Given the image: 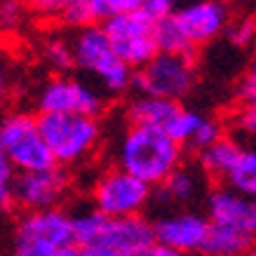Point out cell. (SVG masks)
<instances>
[{"label": "cell", "instance_id": "obj_1", "mask_svg": "<svg viewBox=\"0 0 256 256\" xmlns=\"http://www.w3.org/2000/svg\"><path fill=\"white\" fill-rule=\"evenodd\" d=\"M73 235L85 256H146L156 242L153 224L141 214L108 216L99 210H85L70 216Z\"/></svg>", "mask_w": 256, "mask_h": 256}, {"label": "cell", "instance_id": "obj_2", "mask_svg": "<svg viewBox=\"0 0 256 256\" xmlns=\"http://www.w3.org/2000/svg\"><path fill=\"white\" fill-rule=\"evenodd\" d=\"M184 162V146L156 127L127 124L116 153V167L158 186L176 164Z\"/></svg>", "mask_w": 256, "mask_h": 256}, {"label": "cell", "instance_id": "obj_3", "mask_svg": "<svg viewBox=\"0 0 256 256\" xmlns=\"http://www.w3.org/2000/svg\"><path fill=\"white\" fill-rule=\"evenodd\" d=\"M16 256H76L80 254L70 216L59 207L26 212L14 228Z\"/></svg>", "mask_w": 256, "mask_h": 256}, {"label": "cell", "instance_id": "obj_4", "mask_svg": "<svg viewBox=\"0 0 256 256\" xmlns=\"http://www.w3.org/2000/svg\"><path fill=\"white\" fill-rule=\"evenodd\" d=\"M73 47V62L76 68L85 70L99 80V87L110 96H120L132 85V66L120 59L113 52L108 36L101 28L99 22L87 24L76 28V36L70 38Z\"/></svg>", "mask_w": 256, "mask_h": 256}, {"label": "cell", "instance_id": "obj_5", "mask_svg": "<svg viewBox=\"0 0 256 256\" xmlns=\"http://www.w3.org/2000/svg\"><path fill=\"white\" fill-rule=\"evenodd\" d=\"M38 130L56 164L73 167L92 156L101 141L99 118L82 113H38Z\"/></svg>", "mask_w": 256, "mask_h": 256}, {"label": "cell", "instance_id": "obj_6", "mask_svg": "<svg viewBox=\"0 0 256 256\" xmlns=\"http://www.w3.org/2000/svg\"><path fill=\"white\" fill-rule=\"evenodd\" d=\"M195 80H198L195 59L174 52H156L144 66L132 70L130 90L136 94L184 101L193 92Z\"/></svg>", "mask_w": 256, "mask_h": 256}, {"label": "cell", "instance_id": "obj_7", "mask_svg": "<svg viewBox=\"0 0 256 256\" xmlns=\"http://www.w3.org/2000/svg\"><path fill=\"white\" fill-rule=\"evenodd\" d=\"M0 146L16 172L47 170L56 164L38 130L36 116L24 110L10 113L0 120Z\"/></svg>", "mask_w": 256, "mask_h": 256}, {"label": "cell", "instance_id": "obj_8", "mask_svg": "<svg viewBox=\"0 0 256 256\" xmlns=\"http://www.w3.org/2000/svg\"><path fill=\"white\" fill-rule=\"evenodd\" d=\"M101 28L108 36V42L120 59L132 68H139L158 52L153 24L141 10L120 12L101 19Z\"/></svg>", "mask_w": 256, "mask_h": 256}, {"label": "cell", "instance_id": "obj_9", "mask_svg": "<svg viewBox=\"0 0 256 256\" xmlns=\"http://www.w3.org/2000/svg\"><path fill=\"white\" fill-rule=\"evenodd\" d=\"M150 193H153L150 184L120 167H113L96 178L92 188V207L108 216L141 214L150 202Z\"/></svg>", "mask_w": 256, "mask_h": 256}, {"label": "cell", "instance_id": "obj_10", "mask_svg": "<svg viewBox=\"0 0 256 256\" xmlns=\"http://www.w3.org/2000/svg\"><path fill=\"white\" fill-rule=\"evenodd\" d=\"M38 113H82L99 118L106 108L104 94L68 73H59L47 80L38 94Z\"/></svg>", "mask_w": 256, "mask_h": 256}, {"label": "cell", "instance_id": "obj_11", "mask_svg": "<svg viewBox=\"0 0 256 256\" xmlns=\"http://www.w3.org/2000/svg\"><path fill=\"white\" fill-rule=\"evenodd\" d=\"M68 190V174L66 167L52 164L47 170L16 172L12 186V204L24 212L56 207Z\"/></svg>", "mask_w": 256, "mask_h": 256}, {"label": "cell", "instance_id": "obj_12", "mask_svg": "<svg viewBox=\"0 0 256 256\" xmlns=\"http://www.w3.org/2000/svg\"><path fill=\"white\" fill-rule=\"evenodd\" d=\"M172 16L195 47L207 45L224 36L228 22L233 19L230 5H226L224 0H190L174 10Z\"/></svg>", "mask_w": 256, "mask_h": 256}, {"label": "cell", "instance_id": "obj_13", "mask_svg": "<svg viewBox=\"0 0 256 256\" xmlns=\"http://www.w3.org/2000/svg\"><path fill=\"white\" fill-rule=\"evenodd\" d=\"M207 230H210V218L198 214V212L167 214V216H160L153 224L156 242L174 249L178 256L202 252Z\"/></svg>", "mask_w": 256, "mask_h": 256}, {"label": "cell", "instance_id": "obj_14", "mask_svg": "<svg viewBox=\"0 0 256 256\" xmlns=\"http://www.w3.org/2000/svg\"><path fill=\"white\" fill-rule=\"evenodd\" d=\"M207 218H210V224L228 226V228H238V230L256 235L254 198L238 193L226 184L214 188L207 195Z\"/></svg>", "mask_w": 256, "mask_h": 256}, {"label": "cell", "instance_id": "obj_15", "mask_svg": "<svg viewBox=\"0 0 256 256\" xmlns=\"http://www.w3.org/2000/svg\"><path fill=\"white\" fill-rule=\"evenodd\" d=\"M184 108L181 101L164 99V96H150V94H139L134 96L127 108H124V120L127 124H141V127H156L167 132L172 120Z\"/></svg>", "mask_w": 256, "mask_h": 256}, {"label": "cell", "instance_id": "obj_16", "mask_svg": "<svg viewBox=\"0 0 256 256\" xmlns=\"http://www.w3.org/2000/svg\"><path fill=\"white\" fill-rule=\"evenodd\" d=\"M153 188L156 190L150 193V200L156 198V200L170 202V204H174V202L184 204V202H190L198 195V190H200V176L190 167H186V164L181 162Z\"/></svg>", "mask_w": 256, "mask_h": 256}, {"label": "cell", "instance_id": "obj_17", "mask_svg": "<svg viewBox=\"0 0 256 256\" xmlns=\"http://www.w3.org/2000/svg\"><path fill=\"white\" fill-rule=\"evenodd\" d=\"M254 249V233H244L238 228H228V226L210 224L204 244H202V254L210 256H242L249 254Z\"/></svg>", "mask_w": 256, "mask_h": 256}, {"label": "cell", "instance_id": "obj_18", "mask_svg": "<svg viewBox=\"0 0 256 256\" xmlns=\"http://www.w3.org/2000/svg\"><path fill=\"white\" fill-rule=\"evenodd\" d=\"M198 153V164L200 170L212 178H224L226 172L233 167V162L238 160V156L242 153V146L230 136H218L214 144L195 150Z\"/></svg>", "mask_w": 256, "mask_h": 256}, {"label": "cell", "instance_id": "obj_19", "mask_svg": "<svg viewBox=\"0 0 256 256\" xmlns=\"http://www.w3.org/2000/svg\"><path fill=\"white\" fill-rule=\"evenodd\" d=\"M153 36H156L158 52H174V54H184L195 59L198 47L184 36V31L178 28V24L174 22L172 14L153 24Z\"/></svg>", "mask_w": 256, "mask_h": 256}, {"label": "cell", "instance_id": "obj_20", "mask_svg": "<svg viewBox=\"0 0 256 256\" xmlns=\"http://www.w3.org/2000/svg\"><path fill=\"white\" fill-rule=\"evenodd\" d=\"M224 184L242 195L254 198L256 195V153L249 148H242V153L233 162V167L226 172Z\"/></svg>", "mask_w": 256, "mask_h": 256}, {"label": "cell", "instance_id": "obj_21", "mask_svg": "<svg viewBox=\"0 0 256 256\" xmlns=\"http://www.w3.org/2000/svg\"><path fill=\"white\" fill-rule=\"evenodd\" d=\"M45 52L47 64L56 70V73H70L76 68V62H73V47H70V40L64 38V36H54L50 38L42 47Z\"/></svg>", "mask_w": 256, "mask_h": 256}, {"label": "cell", "instance_id": "obj_22", "mask_svg": "<svg viewBox=\"0 0 256 256\" xmlns=\"http://www.w3.org/2000/svg\"><path fill=\"white\" fill-rule=\"evenodd\" d=\"M224 134H226V127L221 120L202 116L200 122L195 124V130H193V134H190V139H188L186 146L193 148V150H200V148L214 144V141H216L218 136H224Z\"/></svg>", "mask_w": 256, "mask_h": 256}, {"label": "cell", "instance_id": "obj_23", "mask_svg": "<svg viewBox=\"0 0 256 256\" xmlns=\"http://www.w3.org/2000/svg\"><path fill=\"white\" fill-rule=\"evenodd\" d=\"M200 118H202V113H198V110H188V108H181L176 113V118L172 120V124H170V130L164 134H170L174 141H178L181 146L186 148V144H188V139H190V134H193V130H195V124L200 122Z\"/></svg>", "mask_w": 256, "mask_h": 256}, {"label": "cell", "instance_id": "obj_24", "mask_svg": "<svg viewBox=\"0 0 256 256\" xmlns=\"http://www.w3.org/2000/svg\"><path fill=\"white\" fill-rule=\"evenodd\" d=\"M226 36L233 42L235 47H249L254 42V33H256V24L254 16H240V19H230L226 26Z\"/></svg>", "mask_w": 256, "mask_h": 256}, {"label": "cell", "instance_id": "obj_25", "mask_svg": "<svg viewBox=\"0 0 256 256\" xmlns=\"http://www.w3.org/2000/svg\"><path fill=\"white\" fill-rule=\"evenodd\" d=\"M31 5L40 16L59 19L64 12H68V10H73V8H80V5H90V8H92V0H31ZM94 19H96V16H94Z\"/></svg>", "mask_w": 256, "mask_h": 256}, {"label": "cell", "instance_id": "obj_26", "mask_svg": "<svg viewBox=\"0 0 256 256\" xmlns=\"http://www.w3.org/2000/svg\"><path fill=\"white\" fill-rule=\"evenodd\" d=\"M16 170L0 146V210L12 207V186H14Z\"/></svg>", "mask_w": 256, "mask_h": 256}, {"label": "cell", "instance_id": "obj_27", "mask_svg": "<svg viewBox=\"0 0 256 256\" xmlns=\"http://www.w3.org/2000/svg\"><path fill=\"white\" fill-rule=\"evenodd\" d=\"M144 0H92V12L96 22L106 19L110 14H120V12H132L139 10Z\"/></svg>", "mask_w": 256, "mask_h": 256}, {"label": "cell", "instance_id": "obj_28", "mask_svg": "<svg viewBox=\"0 0 256 256\" xmlns=\"http://www.w3.org/2000/svg\"><path fill=\"white\" fill-rule=\"evenodd\" d=\"M24 19L22 0H0V31H14Z\"/></svg>", "mask_w": 256, "mask_h": 256}, {"label": "cell", "instance_id": "obj_29", "mask_svg": "<svg viewBox=\"0 0 256 256\" xmlns=\"http://www.w3.org/2000/svg\"><path fill=\"white\" fill-rule=\"evenodd\" d=\"M235 96L242 106H254L256 104V73L254 68H249L235 85Z\"/></svg>", "mask_w": 256, "mask_h": 256}, {"label": "cell", "instance_id": "obj_30", "mask_svg": "<svg viewBox=\"0 0 256 256\" xmlns=\"http://www.w3.org/2000/svg\"><path fill=\"white\" fill-rule=\"evenodd\" d=\"M139 10L150 22H160L176 10V0H144Z\"/></svg>", "mask_w": 256, "mask_h": 256}, {"label": "cell", "instance_id": "obj_31", "mask_svg": "<svg viewBox=\"0 0 256 256\" xmlns=\"http://www.w3.org/2000/svg\"><path fill=\"white\" fill-rule=\"evenodd\" d=\"M238 124H240V130L247 136H254L256 132V108L254 106H244L242 108V113L238 116Z\"/></svg>", "mask_w": 256, "mask_h": 256}, {"label": "cell", "instance_id": "obj_32", "mask_svg": "<svg viewBox=\"0 0 256 256\" xmlns=\"http://www.w3.org/2000/svg\"><path fill=\"white\" fill-rule=\"evenodd\" d=\"M8 96H10V73L5 62H2V56H0V108L5 106Z\"/></svg>", "mask_w": 256, "mask_h": 256}, {"label": "cell", "instance_id": "obj_33", "mask_svg": "<svg viewBox=\"0 0 256 256\" xmlns=\"http://www.w3.org/2000/svg\"><path fill=\"white\" fill-rule=\"evenodd\" d=\"M226 5H247V2H252V0H224Z\"/></svg>", "mask_w": 256, "mask_h": 256}]
</instances>
